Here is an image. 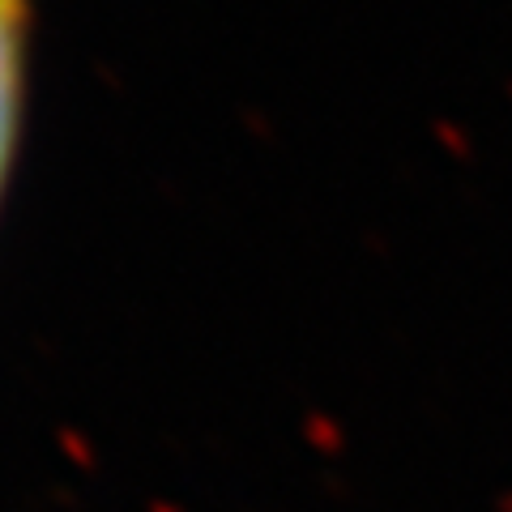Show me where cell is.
<instances>
[{
	"label": "cell",
	"instance_id": "6da1fadb",
	"mask_svg": "<svg viewBox=\"0 0 512 512\" xmlns=\"http://www.w3.org/2000/svg\"><path fill=\"white\" fill-rule=\"evenodd\" d=\"M30 73H35V0H0V205L9 197L26 137Z\"/></svg>",
	"mask_w": 512,
	"mask_h": 512
}]
</instances>
